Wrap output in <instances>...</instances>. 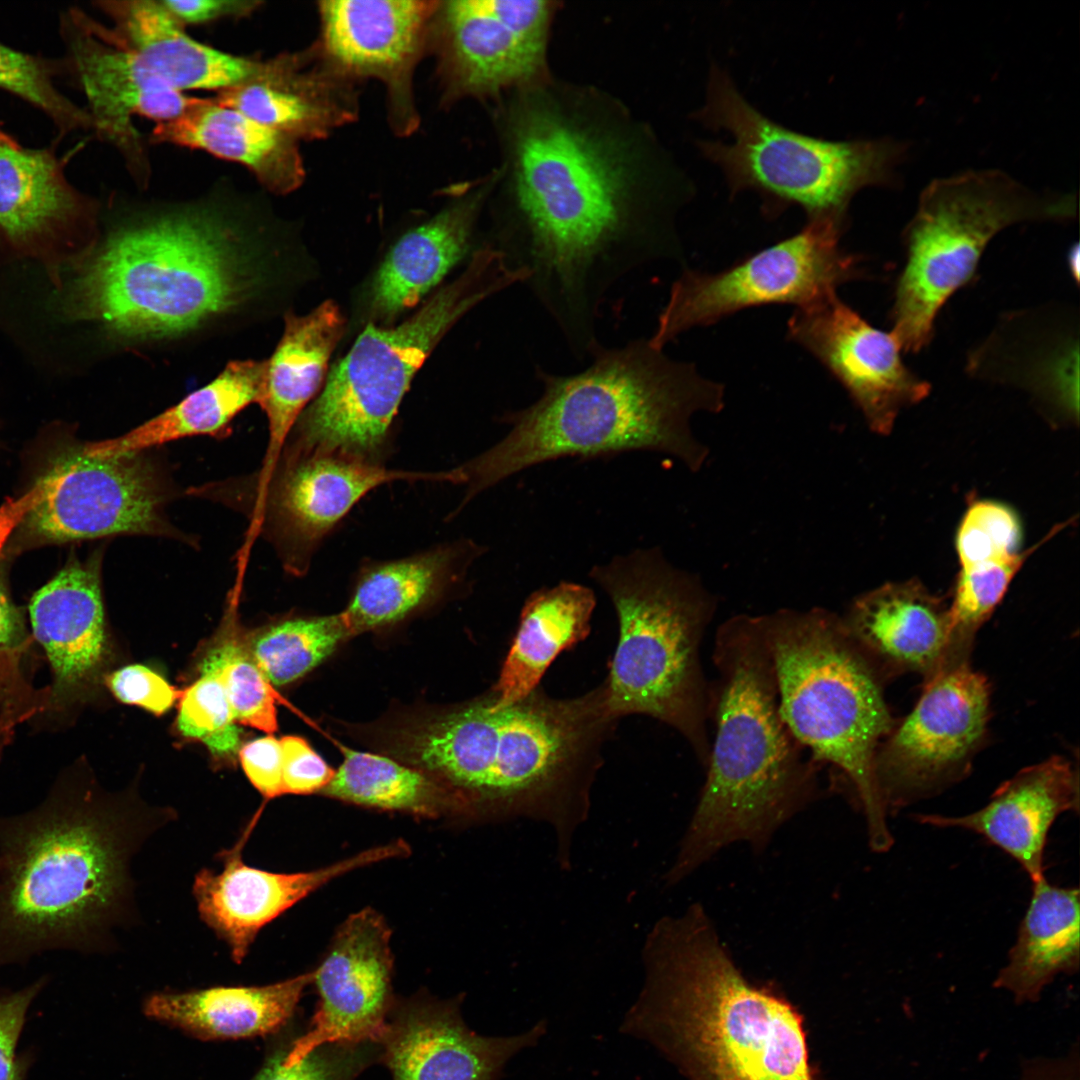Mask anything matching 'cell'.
<instances>
[{
  "mask_svg": "<svg viewBox=\"0 0 1080 1080\" xmlns=\"http://www.w3.org/2000/svg\"><path fill=\"white\" fill-rule=\"evenodd\" d=\"M1032 884L1016 942L993 982L1016 1004L1039 1001L1058 975L1079 969V890L1054 886L1045 877Z\"/></svg>",
  "mask_w": 1080,
  "mask_h": 1080,
  "instance_id": "obj_33",
  "label": "cell"
},
{
  "mask_svg": "<svg viewBox=\"0 0 1080 1080\" xmlns=\"http://www.w3.org/2000/svg\"><path fill=\"white\" fill-rule=\"evenodd\" d=\"M1079 808L1077 771L1062 756L1026 767L1002 783L981 809L960 817L919 814L935 827H958L981 835L1015 859L1032 883L1044 877V849L1056 818Z\"/></svg>",
  "mask_w": 1080,
  "mask_h": 1080,
  "instance_id": "obj_27",
  "label": "cell"
},
{
  "mask_svg": "<svg viewBox=\"0 0 1080 1080\" xmlns=\"http://www.w3.org/2000/svg\"><path fill=\"white\" fill-rule=\"evenodd\" d=\"M0 142L3 143H17L11 136L6 134L0 127Z\"/></svg>",
  "mask_w": 1080,
  "mask_h": 1080,
  "instance_id": "obj_55",
  "label": "cell"
},
{
  "mask_svg": "<svg viewBox=\"0 0 1080 1080\" xmlns=\"http://www.w3.org/2000/svg\"><path fill=\"white\" fill-rule=\"evenodd\" d=\"M439 1L332 0L318 4L320 32L312 46L322 62L355 82L380 81L393 131L410 135L419 124L413 77L430 45Z\"/></svg>",
  "mask_w": 1080,
  "mask_h": 1080,
  "instance_id": "obj_16",
  "label": "cell"
},
{
  "mask_svg": "<svg viewBox=\"0 0 1080 1080\" xmlns=\"http://www.w3.org/2000/svg\"><path fill=\"white\" fill-rule=\"evenodd\" d=\"M313 971L260 987L158 993L145 1013L206 1037H246L279 1029L293 1015Z\"/></svg>",
  "mask_w": 1080,
  "mask_h": 1080,
  "instance_id": "obj_35",
  "label": "cell"
},
{
  "mask_svg": "<svg viewBox=\"0 0 1080 1080\" xmlns=\"http://www.w3.org/2000/svg\"><path fill=\"white\" fill-rule=\"evenodd\" d=\"M390 942L387 922L368 907L338 927L313 971L316 1011L307 1032L286 1050L285 1065L298 1064L327 1044H379L395 1002Z\"/></svg>",
  "mask_w": 1080,
  "mask_h": 1080,
  "instance_id": "obj_18",
  "label": "cell"
},
{
  "mask_svg": "<svg viewBox=\"0 0 1080 1080\" xmlns=\"http://www.w3.org/2000/svg\"><path fill=\"white\" fill-rule=\"evenodd\" d=\"M43 500L25 519L45 543L116 535H176L165 515L169 490L144 452L97 456L72 446L45 474Z\"/></svg>",
  "mask_w": 1080,
  "mask_h": 1080,
  "instance_id": "obj_15",
  "label": "cell"
},
{
  "mask_svg": "<svg viewBox=\"0 0 1080 1080\" xmlns=\"http://www.w3.org/2000/svg\"><path fill=\"white\" fill-rule=\"evenodd\" d=\"M0 89L33 104L65 130L92 128L88 111L79 108L57 89L46 64L2 43Z\"/></svg>",
  "mask_w": 1080,
  "mask_h": 1080,
  "instance_id": "obj_43",
  "label": "cell"
},
{
  "mask_svg": "<svg viewBox=\"0 0 1080 1080\" xmlns=\"http://www.w3.org/2000/svg\"><path fill=\"white\" fill-rule=\"evenodd\" d=\"M162 5L183 26L202 25L221 19H242L254 14L258 0H161Z\"/></svg>",
  "mask_w": 1080,
  "mask_h": 1080,
  "instance_id": "obj_50",
  "label": "cell"
},
{
  "mask_svg": "<svg viewBox=\"0 0 1080 1080\" xmlns=\"http://www.w3.org/2000/svg\"><path fill=\"white\" fill-rule=\"evenodd\" d=\"M264 370L265 360L231 361L176 405L116 438L86 442L84 449L97 456H124L186 437L222 433L238 413L257 402Z\"/></svg>",
  "mask_w": 1080,
  "mask_h": 1080,
  "instance_id": "obj_36",
  "label": "cell"
},
{
  "mask_svg": "<svg viewBox=\"0 0 1080 1080\" xmlns=\"http://www.w3.org/2000/svg\"><path fill=\"white\" fill-rule=\"evenodd\" d=\"M28 622L51 675L46 707L34 722L63 728L90 700L109 659L98 560L69 561L34 593Z\"/></svg>",
  "mask_w": 1080,
  "mask_h": 1080,
  "instance_id": "obj_20",
  "label": "cell"
},
{
  "mask_svg": "<svg viewBox=\"0 0 1080 1080\" xmlns=\"http://www.w3.org/2000/svg\"><path fill=\"white\" fill-rule=\"evenodd\" d=\"M47 488L48 480L44 475L25 494L18 498H7L0 505V554L14 529L43 500Z\"/></svg>",
  "mask_w": 1080,
  "mask_h": 1080,
  "instance_id": "obj_52",
  "label": "cell"
},
{
  "mask_svg": "<svg viewBox=\"0 0 1080 1080\" xmlns=\"http://www.w3.org/2000/svg\"><path fill=\"white\" fill-rule=\"evenodd\" d=\"M526 279L525 270L487 246L407 320L369 323L300 415L288 448L379 463L399 405L438 342L471 309Z\"/></svg>",
  "mask_w": 1080,
  "mask_h": 1080,
  "instance_id": "obj_9",
  "label": "cell"
},
{
  "mask_svg": "<svg viewBox=\"0 0 1080 1080\" xmlns=\"http://www.w3.org/2000/svg\"><path fill=\"white\" fill-rule=\"evenodd\" d=\"M345 330L339 307L330 300L308 314L285 316L282 337L265 360L257 403L268 420L269 439L258 479L268 484L289 434L322 385L328 362Z\"/></svg>",
  "mask_w": 1080,
  "mask_h": 1080,
  "instance_id": "obj_29",
  "label": "cell"
},
{
  "mask_svg": "<svg viewBox=\"0 0 1080 1080\" xmlns=\"http://www.w3.org/2000/svg\"><path fill=\"white\" fill-rule=\"evenodd\" d=\"M113 22V33L165 83L177 91L217 92L256 69L259 59L229 54L190 37L160 0L97 2Z\"/></svg>",
  "mask_w": 1080,
  "mask_h": 1080,
  "instance_id": "obj_31",
  "label": "cell"
},
{
  "mask_svg": "<svg viewBox=\"0 0 1080 1080\" xmlns=\"http://www.w3.org/2000/svg\"><path fill=\"white\" fill-rule=\"evenodd\" d=\"M241 237L207 209H185L119 228L86 262L70 312L126 338L186 332L246 300L259 276Z\"/></svg>",
  "mask_w": 1080,
  "mask_h": 1080,
  "instance_id": "obj_6",
  "label": "cell"
},
{
  "mask_svg": "<svg viewBox=\"0 0 1080 1080\" xmlns=\"http://www.w3.org/2000/svg\"><path fill=\"white\" fill-rule=\"evenodd\" d=\"M259 492L255 530L266 523L286 569L303 574L323 538L368 492L394 481L457 483L453 469L394 470L341 454L284 449Z\"/></svg>",
  "mask_w": 1080,
  "mask_h": 1080,
  "instance_id": "obj_17",
  "label": "cell"
},
{
  "mask_svg": "<svg viewBox=\"0 0 1080 1080\" xmlns=\"http://www.w3.org/2000/svg\"><path fill=\"white\" fill-rule=\"evenodd\" d=\"M540 1021L512 1036H483L464 1022L458 1000L426 994L395 1001L379 1042L393 1080H499L507 1062L538 1043Z\"/></svg>",
  "mask_w": 1080,
  "mask_h": 1080,
  "instance_id": "obj_23",
  "label": "cell"
},
{
  "mask_svg": "<svg viewBox=\"0 0 1080 1080\" xmlns=\"http://www.w3.org/2000/svg\"><path fill=\"white\" fill-rule=\"evenodd\" d=\"M172 816L104 792L83 761L34 808L0 815V966L111 949L135 912L133 859Z\"/></svg>",
  "mask_w": 1080,
  "mask_h": 1080,
  "instance_id": "obj_2",
  "label": "cell"
},
{
  "mask_svg": "<svg viewBox=\"0 0 1080 1080\" xmlns=\"http://www.w3.org/2000/svg\"><path fill=\"white\" fill-rule=\"evenodd\" d=\"M840 617L884 680L905 672L927 680L948 661L949 606L918 580L886 583L863 593Z\"/></svg>",
  "mask_w": 1080,
  "mask_h": 1080,
  "instance_id": "obj_26",
  "label": "cell"
},
{
  "mask_svg": "<svg viewBox=\"0 0 1080 1080\" xmlns=\"http://www.w3.org/2000/svg\"><path fill=\"white\" fill-rule=\"evenodd\" d=\"M787 330L840 382L878 434H888L901 410L930 392L929 382L903 362L892 333L872 326L837 294L796 308Z\"/></svg>",
  "mask_w": 1080,
  "mask_h": 1080,
  "instance_id": "obj_19",
  "label": "cell"
},
{
  "mask_svg": "<svg viewBox=\"0 0 1080 1080\" xmlns=\"http://www.w3.org/2000/svg\"><path fill=\"white\" fill-rule=\"evenodd\" d=\"M285 1052H277L256 1080H355L381 1056L376 1043H335L321 1046L300 1063L287 1066L283 1061Z\"/></svg>",
  "mask_w": 1080,
  "mask_h": 1080,
  "instance_id": "obj_44",
  "label": "cell"
},
{
  "mask_svg": "<svg viewBox=\"0 0 1080 1080\" xmlns=\"http://www.w3.org/2000/svg\"><path fill=\"white\" fill-rule=\"evenodd\" d=\"M34 645L28 619L14 603L0 576V648L26 660Z\"/></svg>",
  "mask_w": 1080,
  "mask_h": 1080,
  "instance_id": "obj_51",
  "label": "cell"
},
{
  "mask_svg": "<svg viewBox=\"0 0 1080 1080\" xmlns=\"http://www.w3.org/2000/svg\"><path fill=\"white\" fill-rule=\"evenodd\" d=\"M546 82L501 111L509 215L505 247L567 340L593 336L610 285L655 256L658 191L632 134Z\"/></svg>",
  "mask_w": 1080,
  "mask_h": 1080,
  "instance_id": "obj_1",
  "label": "cell"
},
{
  "mask_svg": "<svg viewBox=\"0 0 1080 1080\" xmlns=\"http://www.w3.org/2000/svg\"><path fill=\"white\" fill-rule=\"evenodd\" d=\"M16 727L15 722L0 715V762L6 748L13 740Z\"/></svg>",
  "mask_w": 1080,
  "mask_h": 1080,
  "instance_id": "obj_53",
  "label": "cell"
},
{
  "mask_svg": "<svg viewBox=\"0 0 1080 1080\" xmlns=\"http://www.w3.org/2000/svg\"><path fill=\"white\" fill-rule=\"evenodd\" d=\"M350 637L338 613L279 622L257 634L247 648L268 681L284 686L306 675Z\"/></svg>",
  "mask_w": 1080,
  "mask_h": 1080,
  "instance_id": "obj_39",
  "label": "cell"
},
{
  "mask_svg": "<svg viewBox=\"0 0 1080 1080\" xmlns=\"http://www.w3.org/2000/svg\"><path fill=\"white\" fill-rule=\"evenodd\" d=\"M55 157L0 142V233L16 243L44 237L83 212Z\"/></svg>",
  "mask_w": 1080,
  "mask_h": 1080,
  "instance_id": "obj_38",
  "label": "cell"
},
{
  "mask_svg": "<svg viewBox=\"0 0 1080 1080\" xmlns=\"http://www.w3.org/2000/svg\"><path fill=\"white\" fill-rule=\"evenodd\" d=\"M643 962L621 1031L652 1044L686 1080H823L802 1015L745 977L703 905L657 921Z\"/></svg>",
  "mask_w": 1080,
  "mask_h": 1080,
  "instance_id": "obj_3",
  "label": "cell"
},
{
  "mask_svg": "<svg viewBox=\"0 0 1080 1080\" xmlns=\"http://www.w3.org/2000/svg\"><path fill=\"white\" fill-rule=\"evenodd\" d=\"M150 142L199 149L239 163L277 195L293 192L305 178L297 141L214 98L194 97L178 117L155 125Z\"/></svg>",
  "mask_w": 1080,
  "mask_h": 1080,
  "instance_id": "obj_30",
  "label": "cell"
},
{
  "mask_svg": "<svg viewBox=\"0 0 1080 1080\" xmlns=\"http://www.w3.org/2000/svg\"><path fill=\"white\" fill-rule=\"evenodd\" d=\"M279 740L284 794L320 793L331 782L336 770L304 738L286 735Z\"/></svg>",
  "mask_w": 1080,
  "mask_h": 1080,
  "instance_id": "obj_48",
  "label": "cell"
},
{
  "mask_svg": "<svg viewBox=\"0 0 1080 1080\" xmlns=\"http://www.w3.org/2000/svg\"><path fill=\"white\" fill-rule=\"evenodd\" d=\"M1071 193L1033 191L999 169L967 170L931 181L903 231L906 261L895 285L891 330L904 352L934 335L943 305L975 275L992 238L1028 222L1071 221Z\"/></svg>",
  "mask_w": 1080,
  "mask_h": 1080,
  "instance_id": "obj_11",
  "label": "cell"
},
{
  "mask_svg": "<svg viewBox=\"0 0 1080 1080\" xmlns=\"http://www.w3.org/2000/svg\"><path fill=\"white\" fill-rule=\"evenodd\" d=\"M589 576L610 598L618 620V642L603 681L611 715H646L668 725L705 768L711 737L701 647L716 596L656 547L618 555L593 566Z\"/></svg>",
  "mask_w": 1080,
  "mask_h": 1080,
  "instance_id": "obj_7",
  "label": "cell"
},
{
  "mask_svg": "<svg viewBox=\"0 0 1080 1080\" xmlns=\"http://www.w3.org/2000/svg\"><path fill=\"white\" fill-rule=\"evenodd\" d=\"M847 220L808 219L793 236L766 247L725 270H686L670 288L648 343L658 349L680 334L742 309L790 304L806 307L837 294V288L864 277L861 258L840 239Z\"/></svg>",
  "mask_w": 1080,
  "mask_h": 1080,
  "instance_id": "obj_12",
  "label": "cell"
},
{
  "mask_svg": "<svg viewBox=\"0 0 1080 1080\" xmlns=\"http://www.w3.org/2000/svg\"><path fill=\"white\" fill-rule=\"evenodd\" d=\"M237 754L246 777L266 802L284 795L280 740L267 734L245 743Z\"/></svg>",
  "mask_w": 1080,
  "mask_h": 1080,
  "instance_id": "obj_49",
  "label": "cell"
},
{
  "mask_svg": "<svg viewBox=\"0 0 1080 1080\" xmlns=\"http://www.w3.org/2000/svg\"><path fill=\"white\" fill-rule=\"evenodd\" d=\"M68 40L92 128L119 150L137 183L147 184L149 160L133 117L166 122L194 97L165 83L111 29L80 10L69 15Z\"/></svg>",
  "mask_w": 1080,
  "mask_h": 1080,
  "instance_id": "obj_21",
  "label": "cell"
},
{
  "mask_svg": "<svg viewBox=\"0 0 1080 1080\" xmlns=\"http://www.w3.org/2000/svg\"><path fill=\"white\" fill-rule=\"evenodd\" d=\"M1050 308L1007 315L969 356L974 376L1029 391L1068 420L1079 411V336L1071 314Z\"/></svg>",
  "mask_w": 1080,
  "mask_h": 1080,
  "instance_id": "obj_25",
  "label": "cell"
},
{
  "mask_svg": "<svg viewBox=\"0 0 1080 1080\" xmlns=\"http://www.w3.org/2000/svg\"><path fill=\"white\" fill-rule=\"evenodd\" d=\"M498 172L464 187L440 211L404 233L386 254L365 293L368 319L384 326L414 307L468 252Z\"/></svg>",
  "mask_w": 1080,
  "mask_h": 1080,
  "instance_id": "obj_28",
  "label": "cell"
},
{
  "mask_svg": "<svg viewBox=\"0 0 1080 1080\" xmlns=\"http://www.w3.org/2000/svg\"><path fill=\"white\" fill-rule=\"evenodd\" d=\"M177 703L176 724L184 737L199 741L216 758H231L238 753L241 730L217 677L200 673L181 690Z\"/></svg>",
  "mask_w": 1080,
  "mask_h": 1080,
  "instance_id": "obj_41",
  "label": "cell"
},
{
  "mask_svg": "<svg viewBox=\"0 0 1080 1080\" xmlns=\"http://www.w3.org/2000/svg\"><path fill=\"white\" fill-rule=\"evenodd\" d=\"M989 717V683L968 661L948 663L927 679L912 711L876 752L874 772L887 811L966 775Z\"/></svg>",
  "mask_w": 1080,
  "mask_h": 1080,
  "instance_id": "obj_13",
  "label": "cell"
},
{
  "mask_svg": "<svg viewBox=\"0 0 1080 1080\" xmlns=\"http://www.w3.org/2000/svg\"><path fill=\"white\" fill-rule=\"evenodd\" d=\"M200 663V673L217 677L239 725L273 734L278 729L279 695L252 659L229 622Z\"/></svg>",
  "mask_w": 1080,
  "mask_h": 1080,
  "instance_id": "obj_40",
  "label": "cell"
},
{
  "mask_svg": "<svg viewBox=\"0 0 1080 1080\" xmlns=\"http://www.w3.org/2000/svg\"><path fill=\"white\" fill-rule=\"evenodd\" d=\"M103 683L118 701L155 715L171 709L181 695V690L163 676L141 664L126 665L105 674Z\"/></svg>",
  "mask_w": 1080,
  "mask_h": 1080,
  "instance_id": "obj_45",
  "label": "cell"
},
{
  "mask_svg": "<svg viewBox=\"0 0 1080 1080\" xmlns=\"http://www.w3.org/2000/svg\"><path fill=\"white\" fill-rule=\"evenodd\" d=\"M1080 248L1078 243L1073 245L1067 254V265L1072 279L1078 283L1080 274Z\"/></svg>",
  "mask_w": 1080,
  "mask_h": 1080,
  "instance_id": "obj_54",
  "label": "cell"
},
{
  "mask_svg": "<svg viewBox=\"0 0 1080 1080\" xmlns=\"http://www.w3.org/2000/svg\"><path fill=\"white\" fill-rule=\"evenodd\" d=\"M47 977L18 991L0 989V1080H25L27 1056H18L16 1046L27 1010L45 986Z\"/></svg>",
  "mask_w": 1080,
  "mask_h": 1080,
  "instance_id": "obj_46",
  "label": "cell"
},
{
  "mask_svg": "<svg viewBox=\"0 0 1080 1080\" xmlns=\"http://www.w3.org/2000/svg\"><path fill=\"white\" fill-rule=\"evenodd\" d=\"M761 619L782 719L811 758L850 787L871 849L889 850L893 837L874 772L879 745L895 724L884 679L830 610L782 608Z\"/></svg>",
  "mask_w": 1080,
  "mask_h": 1080,
  "instance_id": "obj_8",
  "label": "cell"
},
{
  "mask_svg": "<svg viewBox=\"0 0 1080 1080\" xmlns=\"http://www.w3.org/2000/svg\"><path fill=\"white\" fill-rule=\"evenodd\" d=\"M1022 539L1021 521L1011 507L977 500L968 506L956 534L960 567L1019 554Z\"/></svg>",
  "mask_w": 1080,
  "mask_h": 1080,
  "instance_id": "obj_42",
  "label": "cell"
},
{
  "mask_svg": "<svg viewBox=\"0 0 1080 1080\" xmlns=\"http://www.w3.org/2000/svg\"><path fill=\"white\" fill-rule=\"evenodd\" d=\"M483 552L481 546L462 541L367 565L340 612L351 637L397 622L433 600Z\"/></svg>",
  "mask_w": 1080,
  "mask_h": 1080,
  "instance_id": "obj_34",
  "label": "cell"
},
{
  "mask_svg": "<svg viewBox=\"0 0 1080 1080\" xmlns=\"http://www.w3.org/2000/svg\"><path fill=\"white\" fill-rule=\"evenodd\" d=\"M591 354V363L574 374L537 369L539 398L503 415L506 436L456 467L465 502L517 472L563 457L646 450L671 455L692 472L702 467L708 448L694 437L690 420L723 409V385L647 339L598 345Z\"/></svg>",
  "mask_w": 1080,
  "mask_h": 1080,
  "instance_id": "obj_4",
  "label": "cell"
},
{
  "mask_svg": "<svg viewBox=\"0 0 1080 1080\" xmlns=\"http://www.w3.org/2000/svg\"><path fill=\"white\" fill-rule=\"evenodd\" d=\"M696 119L727 130L733 142L702 141L731 194L757 192L768 213L800 206L808 219L847 220L852 198L869 186L895 187L908 145L892 138L831 141L791 130L753 107L727 72L712 65Z\"/></svg>",
  "mask_w": 1080,
  "mask_h": 1080,
  "instance_id": "obj_10",
  "label": "cell"
},
{
  "mask_svg": "<svg viewBox=\"0 0 1080 1080\" xmlns=\"http://www.w3.org/2000/svg\"><path fill=\"white\" fill-rule=\"evenodd\" d=\"M556 3L543 0L439 1L430 35L442 98L498 96L546 81Z\"/></svg>",
  "mask_w": 1080,
  "mask_h": 1080,
  "instance_id": "obj_14",
  "label": "cell"
},
{
  "mask_svg": "<svg viewBox=\"0 0 1080 1080\" xmlns=\"http://www.w3.org/2000/svg\"><path fill=\"white\" fill-rule=\"evenodd\" d=\"M709 682L706 778L672 867L673 885L728 845L765 849L775 832L822 796L820 768L779 710L761 615L738 614L716 630Z\"/></svg>",
  "mask_w": 1080,
  "mask_h": 1080,
  "instance_id": "obj_5",
  "label": "cell"
},
{
  "mask_svg": "<svg viewBox=\"0 0 1080 1080\" xmlns=\"http://www.w3.org/2000/svg\"><path fill=\"white\" fill-rule=\"evenodd\" d=\"M252 831L247 826L233 847L217 855L221 871L201 869L192 888L201 920L227 944L236 963L244 960L265 925L320 887L358 868L410 853L409 844L398 839L316 870L275 873L243 861Z\"/></svg>",
  "mask_w": 1080,
  "mask_h": 1080,
  "instance_id": "obj_22",
  "label": "cell"
},
{
  "mask_svg": "<svg viewBox=\"0 0 1080 1080\" xmlns=\"http://www.w3.org/2000/svg\"><path fill=\"white\" fill-rule=\"evenodd\" d=\"M595 606L594 592L577 583L562 581L533 592L492 689L495 705L512 704L534 691L555 658L589 635Z\"/></svg>",
  "mask_w": 1080,
  "mask_h": 1080,
  "instance_id": "obj_32",
  "label": "cell"
},
{
  "mask_svg": "<svg viewBox=\"0 0 1080 1080\" xmlns=\"http://www.w3.org/2000/svg\"><path fill=\"white\" fill-rule=\"evenodd\" d=\"M343 761L322 795L383 811L425 819H471L465 799L453 788L416 767L369 752L340 746Z\"/></svg>",
  "mask_w": 1080,
  "mask_h": 1080,
  "instance_id": "obj_37",
  "label": "cell"
},
{
  "mask_svg": "<svg viewBox=\"0 0 1080 1080\" xmlns=\"http://www.w3.org/2000/svg\"><path fill=\"white\" fill-rule=\"evenodd\" d=\"M214 99L298 143L328 137L359 112L354 82L326 66L313 47L259 60L249 77Z\"/></svg>",
  "mask_w": 1080,
  "mask_h": 1080,
  "instance_id": "obj_24",
  "label": "cell"
},
{
  "mask_svg": "<svg viewBox=\"0 0 1080 1080\" xmlns=\"http://www.w3.org/2000/svg\"><path fill=\"white\" fill-rule=\"evenodd\" d=\"M25 659L0 648V715L17 725L34 721L45 709L47 687L32 684Z\"/></svg>",
  "mask_w": 1080,
  "mask_h": 1080,
  "instance_id": "obj_47",
  "label": "cell"
}]
</instances>
